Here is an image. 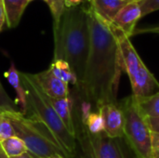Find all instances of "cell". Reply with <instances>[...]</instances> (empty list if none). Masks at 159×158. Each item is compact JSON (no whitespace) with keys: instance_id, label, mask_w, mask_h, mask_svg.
<instances>
[{"instance_id":"cell-1","label":"cell","mask_w":159,"mask_h":158,"mask_svg":"<svg viewBox=\"0 0 159 158\" xmlns=\"http://www.w3.org/2000/svg\"><path fill=\"white\" fill-rule=\"evenodd\" d=\"M90 47L84 78L78 90L97 109L116 103L122 66L117 39L108 22L89 6Z\"/></svg>"},{"instance_id":"cell-2","label":"cell","mask_w":159,"mask_h":158,"mask_svg":"<svg viewBox=\"0 0 159 158\" xmlns=\"http://www.w3.org/2000/svg\"><path fill=\"white\" fill-rule=\"evenodd\" d=\"M54 58L65 61L82 84L90 47L89 7L80 5L66 8L59 29L53 33Z\"/></svg>"},{"instance_id":"cell-3","label":"cell","mask_w":159,"mask_h":158,"mask_svg":"<svg viewBox=\"0 0 159 158\" xmlns=\"http://www.w3.org/2000/svg\"><path fill=\"white\" fill-rule=\"evenodd\" d=\"M21 83L26 91L27 113L32 118L41 122L53 135L67 158H73L76 149V139L73 136L49 102L47 95L41 90L32 74L20 73Z\"/></svg>"},{"instance_id":"cell-4","label":"cell","mask_w":159,"mask_h":158,"mask_svg":"<svg viewBox=\"0 0 159 158\" xmlns=\"http://www.w3.org/2000/svg\"><path fill=\"white\" fill-rule=\"evenodd\" d=\"M9 118L15 134L26 145L27 151L36 158H48L53 155L66 157L51 132L39 121L26 117L20 112H4Z\"/></svg>"},{"instance_id":"cell-5","label":"cell","mask_w":159,"mask_h":158,"mask_svg":"<svg viewBox=\"0 0 159 158\" xmlns=\"http://www.w3.org/2000/svg\"><path fill=\"white\" fill-rule=\"evenodd\" d=\"M110 26L118 42L122 66L129 75L133 92L132 95L137 100H141L157 93L159 83L142 61L129 37L115 26L111 24Z\"/></svg>"},{"instance_id":"cell-6","label":"cell","mask_w":159,"mask_h":158,"mask_svg":"<svg viewBox=\"0 0 159 158\" xmlns=\"http://www.w3.org/2000/svg\"><path fill=\"white\" fill-rule=\"evenodd\" d=\"M124 115V136L138 158H153L152 131L148 119L133 95L118 102Z\"/></svg>"},{"instance_id":"cell-7","label":"cell","mask_w":159,"mask_h":158,"mask_svg":"<svg viewBox=\"0 0 159 158\" xmlns=\"http://www.w3.org/2000/svg\"><path fill=\"white\" fill-rule=\"evenodd\" d=\"M75 138L80 141L87 158H125L117 139L111 138L104 132L91 134L82 125Z\"/></svg>"},{"instance_id":"cell-8","label":"cell","mask_w":159,"mask_h":158,"mask_svg":"<svg viewBox=\"0 0 159 158\" xmlns=\"http://www.w3.org/2000/svg\"><path fill=\"white\" fill-rule=\"evenodd\" d=\"M143 18L138 0L128 2L116 14L111 25L119 29L128 37H131L136 29L138 20Z\"/></svg>"},{"instance_id":"cell-9","label":"cell","mask_w":159,"mask_h":158,"mask_svg":"<svg viewBox=\"0 0 159 158\" xmlns=\"http://www.w3.org/2000/svg\"><path fill=\"white\" fill-rule=\"evenodd\" d=\"M104 121V133L111 138L124 136V115L118 103H108L98 109Z\"/></svg>"},{"instance_id":"cell-10","label":"cell","mask_w":159,"mask_h":158,"mask_svg":"<svg viewBox=\"0 0 159 158\" xmlns=\"http://www.w3.org/2000/svg\"><path fill=\"white\" fill-rule=\"evenodd\" d=\"M33 77L41 90L48 98L63 99L70 97L68 84L57 78L48 69L33 74Z\"/></svg>"},{"instance_id":"cell-11","label":"cell","mask_w":159,"mask_h":158,"mask_svg":"<svg viewBox=\"0 0 159 158\" xmlns=\"http://www.w3.org/2000/svg\"><path fill=\"white\" fill-rule=\"evenodd\" d=\"M92 10L103 20L112 23L119 10L128 3L123 0H89Z\"/></svg>"},{"instance_id":"cell-12","label":"cell","mask_w":159,"mask_h":158,"mask_svg":"<svg viewBox=\"0 0 159 158\" xmlns=\"http://www.w3.org/2000/svg\"><path fill=\"white\" fill-rule=\"evenodd\" d=\"M48 97V96H47ZM49 102L51 103L52 107L54 108L55 112L68 129V131L75 137V126L73 117V102L70 97L63 98V99H53L48 98ZM76 139V138H75Z\"/></svg>"},{"instance_id":"cell-13","label":"cell","mask_w":159,"mask_h":158,"mask_svg":"<svg viewBox=\"0 0 159 158\" xmlns=\"http://www.w3.org/2000/svg\"><path fill=\"white\" fill-rule=\"evenodd\" d=\"M6 79L8 81L10 86L14 88L17 95V102L20 104V113L25 115L27 114V100H26V91L21 83L20 72L17 70L13 62L10 63L9 69L4 74ZM16 102V103H17Z\"/></svg>"},{"instance_id":"cell-14","label":"cell","mask_w":159,"mask_h":158,"mask_svg":"<svg viewBox=\"0 0 159 158\" xmlns=\"http://www.w3.org/2000/svg\"><path fill=\"white\" fill-rule=\"evenodd\" d=\"M2 2L6 14V24L8 28L17 27L30 2L28 0H2Z\"/></svg>"},{"instance_id":"cell-15","label":"cell","mask_w":159,"mask_h":158,"mask_svg":"<svg viewBox=\"0 0 159 158\" xmlns=\"http://www.w3.org/2000/svg\"><path fill=\"white\" fill-rule=\"evenodd\" d=\"M48 70L60 80L66 84H73L77 86V79L71 70L69 64L63 60H53L48 67Z\"/></svg>"},{"instance_id":"cell-16","label":"cell","mask_w":159,"mask_h":158,"mask_svg":"<svg viewBox=\"0 0 159 158\" xmlns=\"http://www.w3.org/2000/svg\"><path fill=\"white\" fill-rule=\"evenodd\" d=\"M82 125L91 134H100L104 132V121L102 114L98 112H89L82 115Z\"/></svg>"},{"instance_id":"cell-17","label":"cell","mask_w":159,"mask_h":158,"mask_svg":"<svg viewBox=\"0 0 159 158\" xmlns=\"http://www.w3.org/2000/svg\"><path fill=\"white\" fill-rule=\"evenodd\" d=\"M136 99V98H135ZM137 100V99H136ZM141 111L147 118L159 117V91L157 93L141 100H137Z\"/></svg>"},{"instance_id":"cell-18","label":"cell","mask_w":159,"mask_h":158,"mask_svg":"<svg viewBox=\"0 0 159 158\" xmlns=\"http://www.w3.org/2000/svg\"><path fill=\"white\" fill-rule=\"evenodd\" d=\"M3 151L9 158L20 156L24 153H27V147L24 142L17 136L7 139L0 143Z\"/></svg>"},{"instance_id":"cell-19","label":"cell","mask_w":159,"mask_h":158,"mask_svg":"<svg viewBox=\"0 0 159 158\" xmlns=\"http://www.w3.org/2000/svg\"><path fill=\"white\" fill-rule=\"evenodd\" d=\"M49 7L52 20H53V33L56 32L61 24V19L65 13L66 7L63 0H42Z\"/></svg>"},{"instance_id":"cell-20","label":"cell","mask_w":159,"mask_h":158,"mask_svg":"<svg viewBox=\"0 0 159 158\" xmlns=\"http://www.w3.org/2000/svg\"><path fill=\"white\" fill-rule=\"evenodd\" d=\"M16 136L13 126L4 112H0V143L8 138Z\"/></svg>"},{"instance_id":"cell-21","label":"cell","mask_w":159,"mask_h":158,"mask_svg":"<svg viewBox=\"0 0 159 158\" xmlns=\"http://www.w3.org/2000/svg\"><path fill=\"white\" fill-rule=\"evenodd\" d=\"M16 102L11 100L0 82V112H15Z\"/></svg>"},{"instance_id":"cell-22","label":"cell","mask_w":159,"mask_h":158,"mask_svg":"<svg viewBox=\"0 0 159 158\" xmlns=\"http://www.w3.org/2000/svg\"><path fill=\"white\" fill-rule=\"evenodd\" d=\"M142 11V17H144L159 9V0H138Z\"/></svg>"},{"instance_id":"cell-23","label":"cell","mask_w":159,"mask_h":158,"mask_svg":"<svg viewBox=\"0 0 159 158\" xmlns=\"http://www.w3.org/2000/svg\"><path fill=\"white\" fill-rule=\"evenodd\" d=\"M159 34V24L148 26V27H142V28H136L133 35L136 34Z\"/></svg>"},{"instance_id":"cell-24","label":"cell","mask_w":159,"mask_h":158,"mask_svg":"<svg viewBox=\"0 0 159 158\" xmlns=\"http://www.w3.org/2000/svg\"><path fill=\"white\" fill-rule=\"evenodd\" d=\"M152 152L153 158L159 156V133L152 131Z\"/></svg>"},{"instance_id":"cell-25","label":"cell","mask_w":159,"mask_h":158,"mask_svg":"<svg viewBox=\"0 0 159 158\" xmlns=\"http://www.w3.org/2000/svg\"><path fill=\"white\" fill-rule=\"evenodd\" d=\"M151 131L159 133V117L158 118H147Z\"/></svg>"},{"instance_id":"cell-26","label":"cell","mask_w":159,"mask_h":158,"mask_svg":"<svg viewBox=\"0 0 159 158\" xmlns=\"http://www.w3.org/2000/svg\"><path fill=\"white\" fill-rule=\"evenodd\" d=\"M85 1H87V0H63L66 8H70V7H75L80 6Z\"/></svg>"},{"instance_id":"cell-27","label":"cell","mask_w":159,"mask_h":158,"mask_svg":"<svg viewBox=\"0 0 159 158\" xmlns=\"http://www.w3.org/2000/svg\"><path fill=\"white\" fill-rule=\"evenodd\" d=\"M5 23H6V14H5L4 7H3V2L2 0H0V32L2 31Z\"/></svg>"},{"instance_id":"cell-28","label":"cell","mask_w":159,"mask_h":158,"mask_svg":"<svg viewBox=\"0 0 159 158\" xmlns=\"http://www.w3.org/2000/svg\"><path fill=\"white\" fill-rule=\"evenodd\" d=\"M12 158H36V157H34L33 155H31L29 152H27V153L22 154V155H21V156H16V157H12Z\"/></svg>"},{"instance_id":"cell-29","label":"cell","mask_w":159,"mask_h":158,"mask_svg":"<svg viewBox=\"0 0 159 158\" xmlns=\"http://www.w3.org/2000/svg\"><path fill=\"white\" fill-rule=\"evenodd\" d=\"M0 158H9L6 154H5V152L3 151L1 145H0Z\"/></svg>"},{"instance_id":"cell-30","label":"cell","mask_w":159,"mask_h":158,"mask_svg":"<svg viewBox=\"0 0 159 158\" xmlns=\"http://www.w3.org/2000/svg\"><path fill=\"white\" fill-rule=\"evenodd\" d=\"M48 158H67L65 157L64 156H62V155H53V156H49V157Z\"/></svg>"},{"instance_id":"cell-31","label":"cell","mask_w":159,"mask_h":158,"mask_svg":"<svg viewBox=\"0 0 159 158\" xmlns=\"http://www.w3.org/2000/svg\"><path fill=\"white\" fill-rule=\"evenodd\" d=\"M123 1H126V2H129V1H132V0H123Z\"/></svg>"},{"instance_id":"cell-32","label":"cell","mask_w":159,"mask_h":158,"mask_svg":"<svg viewBox=\"0 0 159 158\" xmlns=\"http://www.w3.org/2000/svg\"><path fill=\"white\" fill-rule=\"evenodd\" d=\"M29 2H32V1H34V0H28Z\"/></svg>"},{"instance_id":"cell-33","label":"cell","mask_w":159,"mask_h":158,"mask_svg":"<svg viewBox=\"0 0 159 158\" xmlns=\"http://www.w3.org/2000/svg\"><path fill=\"white\" fill-rule=\"evenodd\" d=\"M157 158H159V156H157Z\"/></svg>"},{"instance_id":"cell-34","label":"cell","mask_w":159,"mask_h":158,"mask_svg":"<svg viewBox=\"0 0 159 158\" xmlns=\"http://www.w3.org/2000/svg\"><path fill=\"white\" fill-rule=\"evenodd\" d=\"M87 1H89V0H87Z\"/></svg>"}]
</instances>
